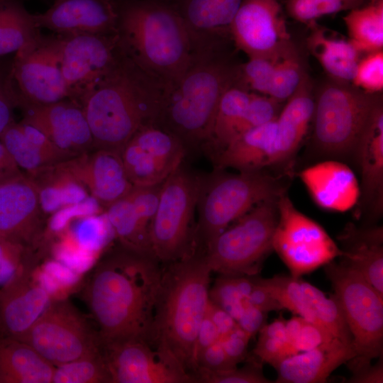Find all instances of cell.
<instances>
[{
	"label": "cell",
	"instance_id": "cell-45",
	"mask_svg": "<svg viewBox=\"0 0 383 383\" xmlns=\"http://www.w3.org/2000/svg\"><path fill=\"white\" fill-rule=\"evenodd\" d=\"M286 334L289 342L297 353L310 350L335 338L299 316L286 321Z\"/></svg>",
	"mask_w": 383,
	"mask_h": 383
},
{
	"label": "cell",
	"instance_id": "cell-49",
	"mask_svg": "<svg viewBox=\"0 0 383 383\" xmlns=\"http://www.w3.org/2000/svg\"><path fill=\"white\" fill-rule=\"evenodd\" d=\"M33 250L20 243L0 238V288L16 274Z\"/></svg>",
	"mask_w": 383,
	"mask_h": 383
},
{
	"label": "cell",
	"instance_id": "cell-44",
	"mask_svg": "<svg viewBox=\"0 0 383 383\" xmlns=\"http://www.w3.org/2000/svg\"><path fill=\"white\" fill-rule=\"evenodd\" d=\"M367 0H287V10L294 19L309 23L323 16L361 6Z\"/></svg>",
	"mask_w": 383,
	"mask_h": 383
},
{
	"label": "cell",
	"instance_id": "cell-33",
	"mask_svg": "<svg viewBox=\"0 0 383 383\" xmlns=\"http://www.w3.org/2000/svg\"><path fill=\"white\" fill-rule=\"evenodd\" d=\"M35 185L45 216L79 203L89 194L62 162L25 173Z\"/></svg>",
	"mask_w": 383,
	"mask_h": 383
},
{
	"label": "cell",
	"instance_id": "cell-21",
	"mask_svg": "<svg viewBox=\"0 0 383 383\" xmlns=\"http://www.w3.org/2000/svg\"><path fill=\"white\" fill-rule=\"evenodd\" d=\"M23 122L41 131L57 148L72 157L94 149L91 133L82 107L64 99L48 105L20 103Z\"/></svg>",
	"mask_w": 383,
	"mask_h": 383
},
{
	"label": "cell",
	"instance_id": "cell-27",
	"mask_svg": "<svg viewBox=\"0 0 383 383\" xmlns=\"http://www.w3.org/2000/svg\"><path fill=\"white\" fill-rule=\"evenodd\" d=\"M355 159L361 175L360 196L373 218L383 211V109L377 110L355 148Z\"/></svg>",
	"mask_w": 383,
	"mask_h": 383
},
{
	"label": "cell",
	"instance_id": "cell-23",
	"mask_svg": "<svg viewBox=\"0 0 383 383\" xmlns=\"http://www.w3.org/2000/svg\"><path fill=\"white\" fill-rule=\"evenodd\" d=\"M162 183L152 186H133L126 196L105 209V213L118 243L131 250L153 255L150 232Z\"/></svg>",
	"mask_w": 383,
	"mask_h": 383
},
{
	"label": "cell",
	"instance_id": "cell-10",
	"mask_svg": "<svg viewBox=\"0 0 383 383\" xmlns=\"http://www.w3.org/2000/svg\"><path fill=\"white\" fill-rule=\"evenodd\" d=\"M324 267L352 336L353 359L371 362L383 351V295L340 263L333 260Z\"/></svg>",
	"mask_w": 383,
	"mask_h": 383
},
{
	"label": "cell",
	"instance_id": "cell-22",
	"mask_svg": "<svg viewBox=\"0 0 383 383\" xmlns=\"http://www.w3.org/2000/svg\"><path fill=\"white\" fill-rule=\"evenodd\" d=\"M38 28L62 36L118 33V14L112 0H55L45 12L33 14Z\"/></svg>",
	"mask_w": 383,
	"mask_h": 383
},
{
	"label": "cell",
	"instance_id": "cell-14",
	"mask_svg": "<svg viewBox=\"0 0 383 383\" xmlns=\"http://www.w3.org/2000/svg\"><path fill=\"white\" fill-rule=\"evenodd\" d=\"M111 383H194L170 353L140 340L102 344Z\"/></svg>",
	"mask_w": 383,
	"mask_h": 383
},
{
	"label": "cell",
	"instance_id": "cell-18",
	"mask_svg": "<svg viewBox=\"0 0 383 383\" xmlns=\"http://www.w3.org/2000/svg\"><path fill=\"white\" fill-rule=\"evenodd\" d=\"M229 30L249 57H271L292 50L277 0H242Z\"/></svg>",
	"mask_w": 383,
	"mask_h": 383
},
{
	"label": "cell",
	"instance_id": "cell-32",
	"mask_svg": "<svg viewBox=\"0 0 383 383\" xmlns=\"http://www.w3.org/2000/svg\"><path fill=\"white\" fill-rule=\"evenodd\" d=\"M55 368L28 344L0 338V383H52Z\"/></svg>",
	"mask_w": 383,
	"mask_h": 383
},
{
	"label": "cell",
	"instance_id": "cell-38",
	"mask_svg": "<svg viewBox=\"0 0 383 383\" xmlns=\"http://www.w3.org/2000/svg\"><path fill=\"white\" fill-rule=\"evenodd\" d=\"M350 42L360 52H373L383 47V0H370L343 17Z\"/></svg>",
	"mask_w": 383,
	"mask_h": 383
},
{
	"label": "cell",
	"instance_id": "cell-43",
	"mask_svg": "<svg viewBox=\"0 0 383 383\" xmlns=\"http://www.w3.org/2000/svg\"><path fill=\"white\" fill-rule=\"evenodd\" d=\"M304 74L292 50L277 60L265 96L279 103L287 100L297 89Z\"/></svg>",
	"mask_w": 383,
	"mask_h": 383
},
{
	"label": "cell",
	"instance_id": "cell-59",
	"mask_svg": "<svg viewBox=\"0 0 383 383\" xmlns=\"http://www.w3.org/2000/svg\"><path fill=\"white\" fill-rule=\"evenodd\" d=\"M22 174L21 169L0 140V185Z\"/></svg>",
	"mask_w": 383,
	"mask_h": 383
},
{
	"label": "cell",
	"instance_id": "cell-52",
	"mask_svg": "<svg viewBox=\"0 0 383 383\" xmlns=\"http://www.w3.org/2000/svg\"><path fill=\"white\" fill-rule=\"evenodd\" d=\"M235 367L224 351L220 339L201 350L197 355V368L219 371Z\"/></svg>",
	"mask_w": 383,
	"mask_h": 383
},
{
	"label": "cell",
	"instance_id": "cell-2",
	"mask_svg": "<svg viewBox=\"0 0 383 383\" xmlns=\"http://www.w3.org/2000/svg\"><path fill=\"white\" fill-rule=\"evenodd\" d=\"M165 90L121 50L114 68L81 103L94 149L121 153L137 131L156 124Z\"/></svg>",
	"mask_w": 383,
	"mask_h": 383
},
{
	"label": "cell",
	"instance_id": "cell-15",
	"mask_svg": "<svg viewBox=\"0 0 383 383\" xmlns=\"http://www.w3.org/2000/svg\"><path fill=\"white\" fill-rule=\"evenodd\" d=\"M186 154L174 135L155 124L137 131L121 156L131 183L143 187L162 183L184 162Z\"/></svg>",
	"mask_w": 383,
	"mask_h": 383
},
{
	"label": "cell",
	"instance_id": "cell-36",
	"mask_svg": "<svg viewBox=\"0 0 383 383\" xmlns=\"http://www.w3.org/2000/svg\"><path fill=\"white\" fill-rule=\"evenodd\" d=\"M33 14L16 0H0V56L35 45L41 38Z\"/></svg>",
	"mask_w": 383,
	"mask_h": 383
},
{
	"label": "cell",
	"instance_id": "cell-58",
	"mask_svg": "<svg viewBox=\"0 0 383 383\" xmlns=\"http://www.w3.org/2000/svg\"><path fill=\"white\" fill-rule=\"evenodd\" d=\"M220 339L216 327L207 313L203 318L197 333L196 351V360L199 353Z\"/></svg>",
	"mask_w": 383,
	"mask_h": 383
},
{
	"label": "cell",
	"instance_id": "cell-42",
	"mask_svg": "<svg viewBox=\"0 0 383 383\" xmlns=\"http://www.w3.org/2000/svg\"><path fill=\"white\" fill-rule=\"evenodd\" d=\"M258 333L252 353L262 362L276 368L286 358L299 353L287 338L286 321L282 317L265 323Z\"/></svg>",
	"mask_w": 383,
	"mask_h": 383
},
{
	"label": "cell",
	"instance_id": "cell-26",
	"mask_svg": "<svg viewBox=\"0 0 383 383\" xmlns=\"http://www.w3.org/2000/svg\"><path fill=\"white\" fill-rule=\"evenodd\" d=\"M276 118V135L269 167L289 163L297 152L312 121L314 99L304 74L296 91Z\"/></svg>",
	"mask_w": 383,
	"mask_h": 383
},
{
	"label": "cell",
	"instance_id": "cell-4",
	"mask_svg": "<svg viewBox=\"0 0 383 383\" xmlns=\"http://www.w3.org/2000/svg\"><path fill=\"white\" fill-rule=\"evenodd\" d=\"M122 52L166 90L191 65L196 50L181 14L163 5L135 3L118 14Z\"/></svg>",
	"mask_w": 383,
	"mask_h": 383
},
{
	"label": "cell",
	"instance_id": "cell-29",
	"mask_svg": "<svg viewBox=\"0 0 383 383\" xmlns=\"http://www.w3.org/2000/svg\"><path fill=\"white\" fill-rule=\"evenodd\" d=\"M355 356L352 345L333 338L284 360L275 368L277 372L275 382H325L335 369Z\"/></svg>",
	"mask_w": 383,
	"mask_h": 383
},
{
	"label": "cell",
	"instance_id": "cell-28",
	"mask_svg": "<svg viewBox=\"0 0 383 383\" xmlns=\"http://www.w3.org/2000/svg\"><path fill=\"white\" fill-rule=\"evenodd\" d=\"M340 263L360 274L383 295V230L382 226L348 224L338 237Z\"/></svg>",
	"mask_w": 383,
	"mask_h": 383
},
{
	"label": "cell",
	"instance_id": "cell-17",
	"mask_svg": "<svg viewBox=\"0 0 383 383\" xmlns=\"http://www.w3.org/2000/svg\"><path fill=\"white\" fill-rule=\"evenodd\" d=\"M257 281L282 309L318 326L332 338L353 346L350 332L334 294L328 297L315 286L292 275H275Z\"/></svg>",
	"mask_w": 383,
	"mask_h": 383
},
{
	"label": "cell",
	"instance_id": "cell-24",
	"mask_svg": "<svg viewBox=\"0 0 383 383\" xmlns=\"http://www.w3.org/2000/svg\"><path fill=\"white\" fill-rule=\"evenodd\" d=\"M62 163L104 209L126 196L133 187L121 153L114 150L93 149Z\"/></svg>",
	"mask_w": 383,
	"mask_h": 383
},
{
	"label": "cell",
	"instance_id": "cell-13",
	"mask_svg": "<svg viewBox=\"0 0 383 383\" xmlns=\"http://www.w3.org/2000/svg\"><path fill=\"white\" fill-rule=\"evenodd\" d=\"M59 43L68 99L81 105L116 66L120 56L118 35L62 36Z\"/></svg>",
	"mask_w": 383,
	"mask_h": 383
},
{
	"label": "cell",
	"instance_id": "cell-3",
	"mask_svg": "<svg viewBox=\"0 0 383 383\" xmlns=\"http://www.w3.org/2000/svg\"><path fill=\"white\" fill-rule=\"evenodd\" d=\"M167 265L162 270L146 343L170 353L193 375L197 368V333L207 311L212 270L204 255L196 252Z\"/></svg>",
	"mask_w": 383,
	"mask_h": 383
},
{
	"label": "cell",
	"instance_id": "cell-57",
	"mask_svg": "<svg viewBox=\"0 0 383 383\" xmlns=\"http://www.w3.org/2000/svg\"><path fill=\"white\" fill-rule=\"evenodd\" d=\"M206 313L216 327L220 338L238 326L235 320L228 312L210 300Z\"/></svg>",
	"mask_w": 383,
	"mask_h": 383
},
{
	"label": "cell",
	"instance_id": "cell-46",
	"mask_svg": "<svg viewBox=\"0 0 383 383\" xmlns=\"http://www.w3.org/2000/svg\"><path fill=\"white\" fill-rule=\"evenodd\" d=\"M196 382L203 383H269L257 364L238 369L210 371L197 368L193 374Z\"/></svg>",
	"mask_w": 383,
	"mask_h": 383
},
{
	"label": "cell",
	"instance_id": "cell-8",
	"mask_svg": "<svg viewBox=\"0 0 383 383\" xmlns=\"http://www.w3.org/2000/svg\"><path fill=\"white\" fill-rule=\"evenodd\" d=\"M202 177L183 162L162 183L150 232L152 255L169 263L194 252V215Z\"/></svg>",
	"mask_w": 383,
	"mask_h": 383
},
{
	"label": "cell",
	"instance_id": "cell-50",
	"mask_svg": "<svg viewBox=\"0 0 383 383\" xmlns=\"http://www.w3.org/2000/svg\"><path fill=\"white\" fill-rule=\"evenodd\" d=\"M105 209L92 196L65 206L50 215L48 228L52 233L61 232L74 219L86 216L103 213Z\"/></svg>",
	"mask_w": 383,
	"mask_h": 383
},
{
	"label": "cell",
	"instance_id": "cell-39",
	"mask_svg": "<svg viewBox=\"0 0 383 383\" xmlns=\"http://www.w3.org/2000/svg\"><path fill=\"white\" fill-rule=\"evenodd\" d=\"M61 232L63 239L78 248L96 254L114 235L112 228L105 213L82 216L72 220Z\"/></svg>",
	"mask_w": 383,
	"mask_h": 383
},
{
	"label": "cell",
	"instance_id": "cell-5",
	"mask_svg": "<svg viewBox=\"0 0 383 383\" xmlns=\"http://www.w3.org/2000/svg\"><path fill=\"white\" fill-rule=\"evenodd\" d=\"M236 77L210 48L197 51L180 79L165 91L156 125L174 135L187 153L207 145L219 101Z\"/></svg>",
	"mask_w": 383,
	"mask_h": 383
},
{
	"label": "cell",
	"instance_id": "cell-30",
	"mask_svg": "<svg viewBox=\"0 0 383 383\" xmlns=\"http://www.w3.org/2000/svg\"><path fill=\"white\" fill-rule=\"evenodd\" d=\"M0 140L26 174L73 158L38 129L22 121H12L0 133Z\"/></svg>",
	"mask_w": 383,
	"mask_h": 383
},
{
	"label": "cell",
	"instance_id": "cell-6",
	"mask_svg": "<svg viewBox=\"0 0 383 383\" xmlns=\"http://www.w3.org/2000/svg\"><path fill=\"white\" fill-rule=\"evenodd\" d=\"M281 177L262 170L232 174L218 172L202 177L196 210L195 240L207 248L232 223L259 203L286 192Z\"/></svg>",
	"mask_w": 383,
	"mask_h": 383
},
{
	"label": "cell",
	"instance_id": "cell-7",
	"mask_svg": "<svg viewBox=\"0 0 383 383\" xmlns=\"http://www.w3.org/2000/svg\"><path fill=\"white\" fill-rule=\"evenodd\" d=\"M381 106L374 94L345 82L326 84L314 99L315 153L324 160L353 157L360 138Z\"/></svg>",
	"mask_w": 383,
	"mask_h": 383
},
{
	"label": "cell",
	"instance_id": "cell-16",
	"mask_svg": "<svg viewBox=\"0 0 383 383\" xmlns=\"http://www.w3.org/2000/svg\"><path fill=\"white\" fill-rule=\"evenodd\" d=\"M11 76L19 88L18 105H48L68 99L61 67L59 39L44 41L16 52Z\"/></svg>",
	"mask_w": 383,
	"mask_h": 383
},
{
	"label": "cell",
	"instance_id": "cell-9",
	"mask_svg": "<svg viewBox=\"0 0 383 383\" xmlns=\"http://www.w3.org/2000/svg\"><path fill=\"white\" fill-rule=\"evenodd\" d=\"M277 199L262 201L223 231L207 248L204 257L212 272L252 276L272 250L278 220Z\"/></svg>",
	"mask_w": 383,
	"mask_h": 383
},
{
	"label": "cell",
	"instance_id": "cell-54",
	"mask_svg": "<svg viewBox=\"0 0 383 383\" xmlns=\"http://www.w3.org/2000/svg\"><path fill=\"white\" fill-rule=\"evenodd\" d=\"M266 318L267 313L247 303L235 321L238 326L251 338L266 323Z\"/></svg>",
	"mask_w": 383,
	"mask_h": 383
},
{
	"label": "cell",
	"instance_id": "cell-19",
	"mask_svg": "<svg viewBox=\"0 0 383 383\" xmlns=\"http://www.w3.org/2000/svg\"><path fill=\"white\" fill-rule=\"evenodd\" d=\"M37 261L34 255L28 256L16 274L0 288V338L21 340L52 299L35 276Z\"/></svg>",
	"mask_w": 383,
	"mask_h": 383
},
{
	"label": "cell",
	"instance_id": "cell-37",
	"mask_svg": "<svg viewBox=\"0 0 383 383\" xmlns=\"http://www.w3.org/2000/svg\"><path fill=\"white\" fill-rule=\"evenodd\" d=\"M251 96L247 89L232 84L223 94L216 112L211 138L207 145L213 156L224 149L236 135Z\"/></svg>",
	"mask_w": 383,
	"mask_h": 383
},
{
	"label": "cell",
	"instance_id": "cell-20",
	"mask_svg": "<svg viewBox=\"0 0 383 383\" xmlns=\"http://www.w3.org/2000/svg\"><path fill=\"white\" fill-rule=\"evenodd\" d=\"M45 216L25 173L0 185V238L35 250L43 240Z\"/></svg>",
	"mask_w": 383,
	"mask_h": 383
},
{
	"label": "cell",
	"instance_id": "cell-55",
	"mask_svg": "<svg viewBox=\"0 0 383 383\" xmlns=\"http://www.w3.org/2000/svg\"><path fill=\"white\" fill-rule=\"evenodd\" d=\"M383 358L379 357L377 362L372 365L370 363L351 365L348 368L351 371V377L348 382L352 383H382L383 382Z\"/></svg>",
	"mask_w": 383,
	"mask_h": 383
},
{
	"label": "cell",
	"instance_id": "cell-25",
	"mask_svg": "<svg viewBox=\"0 0 383 383\" xmlns=\"http://www.w3.org/2000/svg\"><path fill=\"white\" fill-rule=\"evenodd\" d=\"M299 177L312 200L323 209L345 212L358 203L359 182L340 160L326 159L301 170Z\"/></svg>",
	"mask_w": 383,
	"mask_h": 383
},
{
	"label": "cell",
	"instance_id": "cell-1",
	"mask_svg": "<svg viewBox=\"0 0 383 383\" xmlns=\"http://www.w3.org/2000/svg\"><path fill=\"white\" fill-rule=\"evenodd\" d=\"M159 263L153 255L120 243L97 261L83 296L101 344L146 342L161 282Z\"/></svg>",
	"mask_w": 383,
	"mask_h": 383
},
{
	"label": "cell",
	"instance_id": "cell-41",
	"mask_svg": "<svg viewBox=\"0 0 383 383\" xmlns=\"http://www.w3.org/2000/svg\"><path fill=\"white\" fill-rule=\"evenodd\" d=\"M52 383H111L103 348L94 355L55 366Z\"/></svg>",
	"mask_w": 383,
	"mask_h": 383
},
{
	"label": "cell",
	"instance_id": "cell-35",
	"mask_svg": "<svg viewBox=\"0 0 383 383\" xmlns=\"http://www.w3.org/2000/svg\"><path fill=\"white\" fill-rule=\"evenodd\" d=\"M242 0H187L181 14L196 49L203 40L229 28Z\"/></svg>",
	"mask_w": 383,
	"mask_h": 383
},
{
	"label": "cell",
	"instance_id": "cell-53",
	"mask_svg": "<svg viewBox=\"0 0 383 383\" xmlns=\"http://www.w3.org/2000/svg\"><path fill=\"white\" fill-rule=\"evenodd\" d=\"M250 338L237 326L228 334L220 338L222 347L229 359L237 365L247 356Z\"/></svg>",
	"mask_w": 383,
	"mask_h": 383
},
{
	"label": "cell",
	"instance_id": "cell-40",
	"mask_svg": "<svg viewBox=\"0 0 383 383\" xmlns=\"http://www.w3.org/2000/svg\"><path fill=\"white\" fill-rule=\"evenodd\" d=\"M245 275H223L209 289V300L228 312L235 321L247 304L255 279Z\"/></svg>",
	"mask_w": 383,
	"mask_h": 383
},
{
	"label": "cell",
	"instance_id": "cell-47",
	"mask_svg": "<svg viewBox=\"0 0 383 383\" xmlns=\"http://www.w3.org/2000/svg\"><path fill=\"white\" fill-rule=\"evenodd\" d=\"M279 111V102L263 94L251 93L249 103L238 128L236 137L274 120Z\"/></svg>",
	"mask_w": 383,
	"mask_h": 383
},
{
	"label": "cell",
	"instance_id": "cell-51",
	"mask_svg": "<svg viewBox=\"0 0 383 383\" xmlns=\"http://www.w3.org/2000/svg\"><path fill=\"white\" fill-rule=\"evenodd\" d=\"M15 106H18V94L13 88L11 68L7 72L0 67V133L13 121Z\"/></svg>",
	"mask_w": 383,
	"mask_h": 383
},
{
	"label": "cell",
	"instance_id": "cell-34",
	"mask_svg": "<svg viewBox=\"0 0 383 383\" xmlns=\"http://www.w3.org/2000/svg\"><path fill=\"white\" fill-rule=\"evenodd\" d=\"M308 45L323 70L338 82L352 81L360 61V52L350 40L328 35L316 21L309 23Z\"/></svg>",
	"mask_w": 383,
	"mask_h": 383
},
{
	"label": "cell",
	"instance_id": "cell-12",
	"mask_svg": "<svg viewBox=\"0 0 383 383\" xmlns=\"http://www.w3.org/2000/svg\"><path fill=\"white\" fill-rule=\"evenodd\" d=\"M277 209L272 250L292 277H301L340 255L339 246L325 229L299 211L286 192L279 196Z\"/></svg>",
	"mask_w": 383,
	"mask_h": 383
},
{
	"label": "cell",
	"instance_id": "cell-31",
	"mask_svg": "<svg viewBox=\"0 0 383 383\" xmlns=\"http://www.w3.org/2000/svg\"><path fill=\"white\" fill-rule=\"evenodd\" d=\"M276 135V118L236 137L213 156L217 170L254 172L269 167Z\"/></svg>",
	"mask_w": 383,
	"mask_h": 383
},
{
	"label": "cell",
	"instance_id": "cell-48",
	"mask_svg": "<svg viewBox=\"0 0 383 383\" xmlns=\"http://www.w3.org/2000/svg\"><path fill=\"white\" fill-rule=\"evenodd\" d=\"M352 82L355 87L370 94L382 90V50L370 52L359 61Z\"/></svg>",
	"mask_w": 383,
	"mask_h": 383
},
{
	"label": "cell",
	"instance_id": "cell-56",
	"mask_svg": "<svg viewBox=\"0 0 383 383\" xmlns=\"http://www.w3.org/2000/svg\"><path fill=\"white\" fill-rule=\"evenodd\" d=\"M247 303L265 313L283 309L270 293L255 279L252 289L247 298Z\"/></svg>",
	"mask_w": 383,
	"mask_h": 383
},
{
	"label": "cell",
	"instance_id": "cell-11",
	"mask_svg": "<svg viewBox=\"0 0 383 383\" xmlns=\"http://www.w3.org/2000/svg\"><path fill=\"white\" fill-rule=\"evenodd\" d=\"M54 366L102 350L97 330L65 299H52L47 309L21 340Z\"/></svg>",
	"mask_w": 383,
	"mask_h": 383
}]
</instances>
